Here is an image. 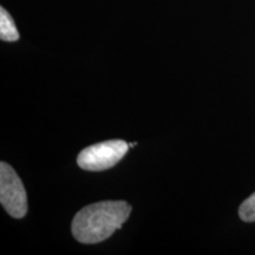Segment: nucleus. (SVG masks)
<instances>
[{
	"label": "nucleus",
	"instance_id": "1",
	"mask_svg": "<svg viewBox=\"0 0 255 255\" xmlns=\"http://www.w3.org/2000/svg\"><path fill=\"white\" fill-rule=\"evenodd\" d=\"M131 213L126 201H103L79 210L72 221L73 237L81 244H98L123 226Z\"/></svg>",
	"mask_w": 255,
	"mask_h": 255
},
{
	"label": "nucleus",
	"instance_id": "2",
	"mask_svg": "<svg viewBox=\"0 0 255 255\" xmlns=\"http://www.w3.org/2000/svg\"><path fill=\"white\" fill-rule=\"evenodd\" d=\"M130 146L123 139H111L87 146L79 152L77 163L88 171H102L113 168L126 156Z\"/></svg>",
	"mask_w": 255,
	"mask_h": 255
},
{
	"label": "nucleus",
	"instance_id": "3",
	"mask_svg": "<svg viewBox=\"0 0 255 255\" xmlns=\"http://www.w3.org/2000/svg\"><path fill=\"white\" fill-rule=\"evenodd\" d=\"M0 203L12 218L21 219L27 213V197L24 184L14 169L0 163Z\"/></svg>",
	"mask_w": 255,
	"mask_h": 255
},
{
	"label": "nucleus",
	"instance_id": "4",
	"mask_svg": "<svg viewBox=\"0 0 255 255\" xmlns=\"http://www.w3.org/2000/svg\"><path fill=\"white\" fill-rule=\"evenodd\" d=\"M0 38L4 41H15L19 39V32L13 19L4 7L0 8Z\"/></svg>",
	"mask_w": 255,
	"mask_h": 255
},
{
	"label": "nucleus",
	"instance_id": "5",
	"mask_svg": "<svg viewBox=\"0 0 255 255\" xmlns=\"http://www.w3.org/2000/svg\"><path fill=\"white\" fill-rule=\"evenodd\" d=\"M239 216L245 222H255V193L241 203Z\"/></svg>",
	"mask_w": 255,
	"mask_h": 255
}]
</instances>
